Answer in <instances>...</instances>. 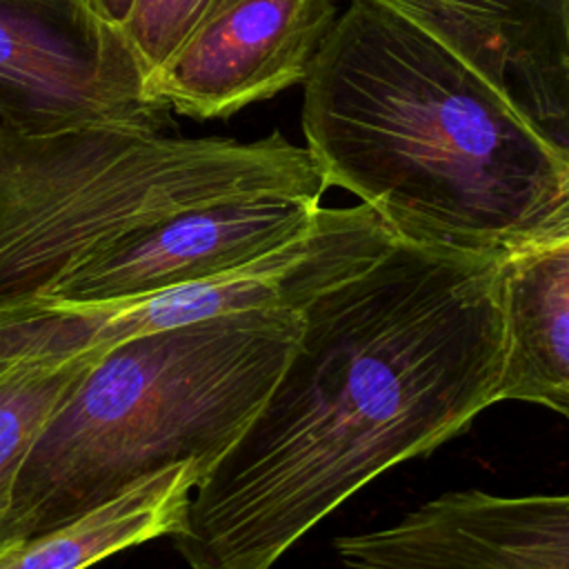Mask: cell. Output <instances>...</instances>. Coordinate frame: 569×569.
Segmentation results:
<instances>
[{
    "label": "cell",
    "mask_w": 569,
    "mask_h": 569,
    "mask_svg": "<svg viewBox=\"0 0 569 569\" xmlns=\"http://www.w3.org/2000/svg\"><path fill=\"white\" fill-rule=\"evenodd\" d=\"M502 258L402 238L300 309L267 398L171 536L189 569H271L398 462L498 402Z\"/></svg>",
    "instance_id": "cell-1"
},
{
    "label": "cell",
    "mask_w": 569,
    "mask_h": 569,
    "mask_svg": "<svg viewBox=\"0 0 569 569\" xmlns=\"http://www.w3.org/2000/svg\"><path fill=\"white\" fill-rule=\"evenodd\" d=\"M329 187L409 242L505 258L569 238V156L429 31L349 0L305 80Z\"/></svg>",
    "instance_id": "cell-2"
},
{
    "label": "cell",
    "mask_w": 569,
    "mask_h": 569,
    "mask_svg": "<svg viewBox=\"0 0 569 569\" xmlns=\"http://www.w3.org/2000/svg\"><path fill=\"white\" fill-rule=\"evenodd\" d=\"M298 336L300 311L258 309L107 351L29 449L4 545L62 525L167 465L193 460L207 473L267 398Z\"/></svg>",
    "instance_id": "cell-3"
},
{
    "label": "cell",
    "mask_w": 569,
    "mask_h": 569,
    "mask_svg": "<svg viewBox=\"0 0 569 569\" xmlns=\"http://www.w3.org/2000/svg\"><path fill=\"white\" fill-rule=\"evenodd\" d=\"M311 149L87 129L0 138V309L47 298L89 258L178 211L244 196L318 200Z\"/></svg>",
    "instance_id": "cell-4"
},
{
    "label": "cell",
    "mask_w": 569,
    "mask_h": 569,
    "mask_svg": "<svg viewBox=\"0 0 569 569\" xmlns=\"http://www.w3.org/2000/svg\"><path fill=\"white\" fill-rule=\"evenodd\" d=\"M396 236L367 204L318 209L298 240L220 276L116 300L38 298L0 309V378L56 369L169 327L240 311L293 309L382 256Z\"/></svg>",
    "instance_id": "cell-5"
},
{
    "label": "cell",
    "mask_w": 569,
    "mask_h": 569,
    "mask_svg": "<svg viewBox=\"0 0 569 569\" xmlns=\"http://www.w3.org/2000/svg\"><path fill=\"white\" fill-rule=\"evenodd\" d=\"M120 27L89 0H0V118L27 136L167 133Z\"/></svg>",
    "instance_id": "cell-6"
},
{
    "label": "cell",
    "mask_w": 569,
    "mask_h": 569,
    "mask_svg": "<svg viewBox=\"0 0 569 569\" xmlns=\"http://www.w3.org/2000/svg\"><path fill=\"white\" fill-rule=\"evenodd\" d=\"M333 22L331 0H242L149 71L144 96L180 116L227 118L305 82Z\"/></svg>",
    "instance_id": "cell-7"
},
{
    "label": "cell",
    "mask_w": 569,
    "mask_h": 569,
    "mask_svg": "<svg viewBox=\"0 0 569 569\" xmlns=\"http://www.w3.org/2000/svg\"><path fill=\"white\" fill-rule=\"evenodd\" d=\"M318 209V200L273 193L184 209L102 249L47 298L116 300L200 282L302 238Z\"/></svg>",
    "instance_id": "cell-8"
},
{
    "label": "cell",
    "mask_w": 569,
    "mask_h": 569,
    "mask_svg": "<svg viewBox=\"0 0 569 569\" xmlns=\"http://www.w3.org/2000/svg\"><path fill=\"white\" fill-rule=\"evenodd\" d=\"M336 551L349 569H569V493L447 491Z\"/></svg>",
    "instance_id": "cell-9"
},
{
    "label": "cell",
    "mask_w": 569,
    "mask_h": 569,
    "mask_svg": "<svg viewBox=\"0 0 569 569\" xmlns=\"http://www.w3.org/2000/svg\"><path fill=\"white\" fill-rule=\"evenodd\" d=\"M482 76L569 156V0H376Z\"/></svg>",
    "instance_id": "cell-10"
},
{
    "label": "cell",
    "mask_w": 569,
    "mask_h": 569,
    "mask_svg": "<svg viewBox=\"0 0 569 569\" xmlns=\"http://www.w3.org/2000/svg\"><path fill=\"white\" fill-rule=\"evenodd\" d=\"M500 309L498 402H536L569 420V238L502 258Z\"/></svg>",
    "instance_id": "cell-11"
},
{
    "label": "cell",
    "mask_w": 569,
    "mask_h": 569,
    "mask_svg": "<svg viewBox=\"0 0 569 569\" xmlns=\"http://www.w3.org/2000/svg\"><path fill=\"white\" fill-rule=\"evenodd\" d=\"M204 471L193 460L147 473L76 518L0 547V569H87L118 551L173 536Z\"/></svg>",
    "instance_id": "cell-12"
},
{
    "label": "cell",
    "mask_w": 569,
    "mask_h": 569,
    "mask_svg": "<svg viewBox=\"0 0 569 569\" xmlns=\"http://www.w3.org/2000/svg\"><path fill=\"white\" fill-rule=\"evenodd\" d=\"M96 362L98 358H84L56 369H24L0 378V547L29 449Z\"/></svg>",
    "instance_id": "cell-13"
},
{
    "label": "cell",
    "mask_w": 569,
    "mask_h": 569,
    "mask_svg": "<svg viewBox=\"0 0 569 569\" xmlns=\"http://www.w3.org/2000/svg\"><path fill=\"white\" fill-rule=\"evenodd\" d=\"M242 0H136L120 27L144 73L162 64L196 29Z\"/></svg>",
    "instance_id": "cell-14"
},
{
    "label": "cell",
    "mask_w": 569,
    "mask_h": 569,
    "mask_svg": "<svg viewBox=\"0 0 569 569\" xmlns=\"http://www.w3.org/2000/svg\"><path fill=\"white\" fill-rule=\"evenodd\" d=\"M91 7L111 24L122 27L124 20L129 18L136 0H89Z\"/></svg>",
    "instance_id": "cell-15"
},
{
    "label": "cell",
    "mask_w": 569,
    "mask_h": 569,
    "mask_svg": "<svg viewBox=\"0 0 569 569\" xmlns=\"http://www.w3.org/2000/svg\"><path fill=\"white\" fill-rule=\"evenodd\" d=\"M7 127H11V124H9L4 118H0V136L7 131Z\"/></svg>",
    "instance_id": "cell-16"
}]
</instances>
